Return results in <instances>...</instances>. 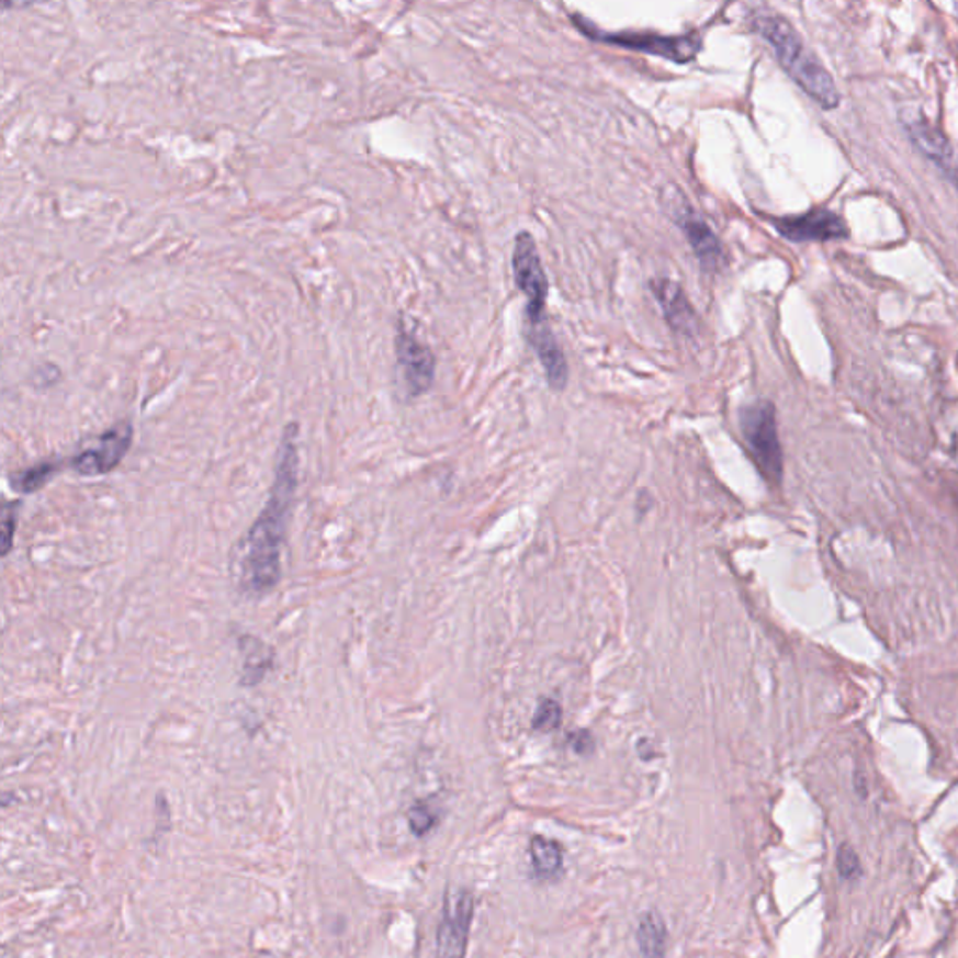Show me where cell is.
I'll return each mask as SVG.
<instances>
[{"label": "cell", "mask_w": 958, "mask_h": 958, "mask_svg": "<svg viewBox=\"0 0 958 958\" xmlns=\"http://www.w3.org/2000/svg\"><path fill=\"white\" fill-rule=\"evenodd\" d=\"M474 917V899L466 891H458L448 899L444 920L437 934V958H466L470 925Z\"/></svg>", "instance_id": "30bf717a"}, {"label": "cell", "mask_w": 958, "mask_h": 958, "mask_svg": "<svg viewBox=\"0 0 958 958\" xmlns=\"http://www.w3.org/2000/svg\"><path fill=\"white\" fill-rule=\"evenodd\" d=\"M57 464L52 463V461H44V463L34 464L31 469L23 470L18 476H13V489L25 493V495L36 493V491L44 487L45 483L52 480L53 474L57 472Z\"/></svg>", "instance_id": "e0dca14e"}, {"label": "cell", "mask_w": 958, "mask_h": 958, "mask_svg": "<svg viewBox=\"0 0 958 958\" xmlns=\"http://www.w3.org/2000/svg\"><path fill=\"white\" fill-rule=\"evenodd\" d=\"M511 267H514L515 285L527 298L528 326L546 323L545 304L549 281H546V273L541 264L536 240L527 230L515 236Z\"/></svg>", "instance_id": "5b68a950"}, {"label": "cell", "mask_w": 958, "mask_h": 958, "mask_svg": "<svg viewBox=\"0 0 958 958\" xmlns=\"http://www.w3.org/2000/svg\"><path fill=\"white\" fill-rule=\"evenodd\" d=\"M530 861H532L533 875L540 880L559 878L564 867L562 848L556 841L545 837H533L530 841Z\"/></svg>", "instance_id": "9a60e30c"}, {"label": "cell", "mask_w": 958, "mask_h": 958, "mask_svg": "<svg viewBox=\"0 0 958 958\" xmlns=\"http://www.w3.org/2000/svg\"><path fill=\"white\" fill-rule=\"evenodd\" d=\"M15 525H18V504L8 501L4 506V519H2V552H4V556L12 549Z\"/></svg>", "instance_id": "44dd1931"}, {"label": "cell", "mask_w": 958, "mask_h": 958, "mask_svg": "<svg viewBox=\"0 0 958 958\" xmlns=\"http://www.w3.org/2000/svg\"><path fill=\"white\" fill-rule=\"evenodd\" d=\"M743 437L750 446L751 455L769 482H779L782 476V450L777 432L775 408L768 401H758L742 410Z\"/></svg>", "instance_id": "277c9868"}, {"label": "cell", "mask_w": 958, "mask_h": 958, "mask_svg": "<svg viewBox=\"0 0 958 958\" xmlns=\"http://www.w3.org/2000/svg\"><path fill=\"white\" fill-rule=\"evenodd\" d=\"M650 289L660 302L661 309L665 313L668 324L674 330L684 336H695L697 331V313L689 304L684 289L670 280H655L650 283Z\"/></svg>", "instance_id": "4fadbf2b"}, {"label": "cell", "mask_w": 958, "mask_h": 958, "mask_svg": "<svg viewBox=\"0 0 958 958\" xmlns=\"http://www.w3.org/2000/svg\"><path fill=\"white\" fill-rule=\"evenodd\" d=\"M570 20L575 29L591 42L615 45V47L644 53V55H652V57L667 58L673 63H692L702 49V40L697 32H689L684 36H665V34H657V32H607L594 25L590 20H586L583 13H570Z\"/></svg>", "instance_id": "3957f363"}, {"label": "cell", "mask_w": 958, "mask_h": 958, "mask_svg": "<svg viewBox=\"0 0 958 958\" xmlns=\"http://www.w3.org/2000/svg\"><path fill=\"white\" fill-rule=\"evenodd\" d=\"M435 822H437V814L427 803H416L408 811V824H410L414 835H418V837L431 832Z\"/></svg>", "instance_id": "d6986e66"}, {"label": "cell", "mask_w": 958, "mask_h": 958, "mask_svg": "<svg viewBox=\"0 0 958 958\" xmlns=\"http://www.w3.org/2000/svg\"><path fill=\"white\" fill-rule=\"evenodd\" d=\"M528 343L540 360L541 368L545 371L546 381L554 390H564L567 384V362L564 350L560 347L559 339L554 337L549 324H536L528 326Z\"/></svg>", "instance_id": "7c38bea8"}, {"label": "cell", "mask_w": 958, "mask_h": 958, "mask_svg": "<svg viewBox=\"0 0 958 958\" xmlns=\"http://www.w3.org/2000/svg\"><path fill=\"white\" fill-rule=\"evenodd\" d=\"M395 354H397L401 379L405 382L408 395L418 397L426 394L432 386L435 368H437L431 349L414 331L401 324L395 336Z\"/></svg>", "instance_id": "52a82bcc"}, {"label": "cell", "mask_w": 958, "mask_h": 958, "mask_svg": "<svg viewBox=\"0 0 958 958\" xmlns=\"http://www.w3.org/2000/svg\"><path fill=\"white\" fill-rule=\"evenodd\" d=\"M591 745H594V743H591V737L588 736L586 732H583V734L578 736V740H575V743H573V747H575L577 753H588V751L591 750Z\"/></svg>", "instance_id": "7402d4cb"}, {"label": "cell", "mask_w": 958, "mask_h": 958, "mask_svg": "<svg viewBox=\"0 0 958 958\" xmlns=\"http://www.w3.org/2000/svg\"><path fill=\"white\" fill-rule=\"evenodd\" d=\"M134 440V427L129 421H121L103 432L94 440V444L77 453L71 459V466L81 476H103L115 470L126 458L127 450Z\"/></svg>", "instance_id": "8992f818"}, {"label": "cell", "mask_w": 958, "mask_h": 958, "mask_svg": "<svg viewBox=\"0 0 958 958\" xmlns=\"http://www.w3.org/2000/svg\"><path fill=\"white\" fill-rule=\"evenodd\" d=\"M249 642L240 641L241 650H244V654H246V661H244V673H241V681L246 684V686H253V684H259L262 678H264V674L268 673V668L272 667V650H268L261 641H257V639H251V636H246Z\"/></svg>", "instance_id": "2e32d148"}, {"label": "cell", "mask_w": 958, "mask_h": 958, "mask_svg": "<svg viewBox=\"0 0 958 958\" xmlns=\"http://www.w3.org/2000/svg\"><path fill=\"white\" fill-rule=\"evenodd\" d=\"M901 121L912 143L920 148V153L931 159L934 166L939 167L958 188V156L946 135L914 109L902 111Z\"/></svg>", "instance_id": "ba28073f"}, {"label": "cell", "mask_w": 958, "mask_h": 958, "mask_svg": "<svg viewBox=\"0 0 958 958\" xmlns=\"http://www.w3.org/2000/svg\"><path fill=\"white\" fill-rule=\"evenodd\" d=\"M298 426L283 429L275 477L267 506L240 543V584L246 594L267 596L281 578V546L298 485Z\"/></svg>", "instance_id": "6da1fadb"}, {"label": "cell", "mask_w": 958, "mask_h": 958, "mask_svg": "<svg viewBox=\"0 0 958 958\" xmlns=\"http://www.w3.org/2000/svg\"><path fill=\"white\" fill-rule=\"evenodd\" d=\"M636 946L641 958H665L667 951V927L655 910L644 912L636 927Z\"/></svg>", "instance_id": "5bb4252c"}, {"label": "cell", "mask_w": 958, "mask_h": 958, "mask_svg": "<svg viewBox=\"0 0 958 958\" xmlns=\"http://www.w3.org/2000/svg\"><path fill=\"white\" fill-rule=\"evenodd\" d=\"M753 26L766 40L775 57L781 63L788 76L792 77L807 94L820 103V108L835 109L841 103L837 84L807 47L790 23L782 15L771 12H758L753 15Z\"/></svg>", "instance_id": "7a4b0ae2"}, {"label": "cell", "mask_w": 958, "mask_h": 958, "mask_svg": "<svg viewBox=\"0 0 958 958\" xmlns=\"http://www.w3.org/2000/svg\"><path fill=\"white\" fill-rule=\"evenodd\" d=\"M562 721V708L554 700H543L533 715V729L549 732L559 726Z\"/></svg>", "instance_id": "ac0fdd59"}, {"label": "cell", "mask_w": 958, "mask_h": 958, "mask_svg": "<svg viewBox=\"0 0 958 958\" xmlns=\"http://www.w3.org/2000/svg\"><path fill=\"white\" fill-rule=\"evenodd\" d=\"M775 230L790 241L843 240L848 227L843 217L827 208L809 210L800 216L774 217Z\"/></svg>", "instance_id": "9c48e42d"}, {"label": "cell", "mask_w": 958, "mask_h": 958, "mask_svg": "<svg viewBox=\"0 0 958 958\" xmlns=\"http://www.w3.org/2000/svg\"><path fill=\"white\" fill-rule=\"evenodd\" d=\"M837 869L838 875L846 878V880H854V878L861 875V864L857 859L856 852L848 848V846H843L837 854Z\"/></svg>", "instance_id": "ffe728a7"}, {"label": "cell", "mask_w": 958, "mask_h": 958, "mask_svg": "<svg viewBox=\"0 0 958 958\" xmlns=\"http://www.w3.org/2000/svg\"><path fill=\"white\" fill-rule=\"evenodd\" d=\"M676 222L679 229L684 230L702 270L718 272L724 264V249L710 225L698 216L689 204H684L676 210Z\"/></svg>", "instance_id": "8fae6325"}]
</instances>
